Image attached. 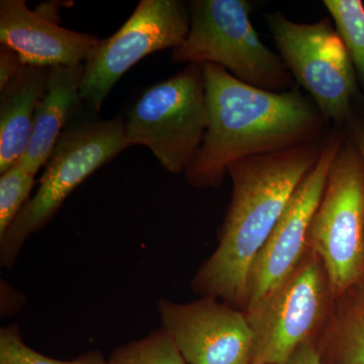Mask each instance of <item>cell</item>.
I'll use <instances>...</instances> for the list:
<instances>
[{
	"label": "cell",
	"instance_id": "6da1fadb",
	"mask_svg": "<svg viewBox=\"0 0 364 364\" xmlns=\"http://www.w3.org/2000/svg\"><path fill=\"white\" fill-rule=\"evenodd\" d=\"M203 69L208 124L202 147L184 171L191 186L218 188L237 160L322 139L328 124L299 87L273 92L242 82L215 64Z\"/></svg>",
	"mask_w": 364,
	"mask_h": 364
},
{
	"label": "cell",
	"instance_id": "7a4b0ae2",
	"mask_svg": "<svg viewBox=\"0 0 364 364\" xmlns=\"http://www.w3.org/2000/svg\"><path fill=\"white\" fill-rule=\"evenodd\" d=\"M323 139L289 149L237 160L228 167L231 203L218 248L193 280L207 298L245 308L249 275L258 254L320 159Z\"/></svg>",
	"mask_w": 364,
	"mask_h": 364
},
{
	"label": "cell",
	"instance_id": "3957f363",
	"mask_svg": "<svg viewBox=\"0 0 364 364\" xmlns=\"http://www.w3.org/2000/svg\"><path fill=\"white\" fill-rule=\"evenodd\" d=\"M128 148L124 117L105 119L85 105L60 136L37 193L0 239L1 264L13 267L26 239L51 221L67 196Z\"/></svg>",
	"mask_w": 364,
	"mask_h": 364
},
{
	"label": "cell",
	"instance_id": "277c9868",
	"mask_svg": "<svg viewBox=\"0 0 364 364\" xmlns=\"http://www.w3.org/2000/svg\"><path fill=\"white\" fill-rule=\"evenodd\" d=\"M186 40L172 50L174 63H212L242 82L284 92L293 76L279 55L263 44L250 21L246 0H193Z\"/></svg>",
	"mask_w": 364,
	"mask_h": 364
},
{
	"label": "cell",
	"instance_id": "5b68a950",
	"mask_svg": "<svg viewBox=\"0 0 364 364\" xmlns=\"http://www.w3.org/2000/svg\"><path fill=\"white\" fill-rule=\"evenodd\" d=\"M124 117L127 145L145 146L170 173L186 171L202 147L208 124L203 64H188L148 87Z\"/></svg>",
	"mask_w": 364,
	"mask_h": 364
},
{
	"label": "cell",
	"instance_id": "8992f818",
	"mask_svg": "<svg viewBox=\"0 0 364 364\" xmlns=\"http://www.w3.org/2000/svg\"><path fill=\"white\" fill-rule=\"evenodd\" d=\"M334 296L364 280V160L347 139L332 163L308 235Z\"/></svg>",
	"mask_w": 364,
	"mask_h": 364
},
{
	"label": "cell",
	"instance_id": "52a82bcc",
	"mask_svg": "<svg viewBox=\"0 0 364 364\" xmlns=\"http://www.w3.org/2000/svg\"><path fill=\"white\" fill-rule=\"evenodd\" d=\"M334 301L322 261L308 248L293 273L257 305L244 311L254 336L253 363L287 364L315 339Z\"/></svg>",
	"mask_w": 364,
	"mask_h": 364
},
{
	"label": "cell",
	"instance_id": "ba28073f",
	"mask_svg": "<svg viewBox=\"0 0 364 364\" xmlns=\"http://www.w3.org/2000/svg\"><path fill=\"white\" fill-rule=\"evenodd\" d=\"M275 46L287 70L311 95L326 123L350 121L358 93L356 71L331 20L298 23L284 14L267 16Z\"/></svg>",
	"mask_w": 364,
	"mask_h": 364
},
{
	"label": "cell",
	"instance_id": "9c48e42d",
	"mask_svg": "<svg viewBox=\"0 0 364 364\" xmlns=\"http://www.w3.org/2000/svg\"><path fill=\"white\" fill-rule=\"evenodd\" d=\"M189 7L179 0H142L114 35L85 62L83 104L100 112L117 81L152 53L176 49L189 31Z\"/></svg>",
	"mask_w": 364,
	"mask_h": 364
},
{
	"label": "cell",
	"instance_id": "30bf717a",
	"mask_svg": "<svg viewBox=\"0 0 364 364\" xmlns=\"http://www.w3.org/2000/svg\"><path fill=\"white\" fill-rule=\"evenodd\" d=\"M345 141L335 130L323 138L320 159L294 191L258 254L249 275L245 311L257 305L293 273L308 250L314 215L324 193L332 163Z\"/></svg>",
	"mask_w": 364,
	"mask_h": 364
},
{
	"label": "cell",
	"instance_id": "8fae6325",
	"mask_svg": "<svg viewBox=\"0 0 364 364\" xmlns=\"http://www.w3.org/2000/svg\"><path fill=\"white\" fill-rule=\"evenodd\" d=\"M158 309L186 364H252L253 332L233 306L205 296L189 304L164 299Z\"/></svg>",
	"mask_w": 364,
	"mask_h": 364
},
{
	"label": "cell",
	"instance_id": "7c38bea8",
	"mask_svg": "<svg viewBox=\"0 0 364 364\" xmlns=\"http://www.w3.org/2000/svg\"><path fill=\"white\" fill-rule=\"evenodd\" d=\"M100 41L62 28L44 14L31 11L25 0L0 1V44L18 53L26 65H78L85 63Z\"/></svg>",
	"mask_w": 364,
	"mask_h": 364
},
{
	"label": "cell",
	"instance_id": "4fadbf2b",
	"mask_svg": "<svg viewBox=\"0 0 364 364\" xmlns=\"http://www.w3.org/2000/svg\"><path fill=\"white\" fill-rule=\"evenodd\" d=\"M85 63L53 67L47 92L36 111L32 136L20 163L37 174L47 164L62 133L85 107L80 86Z\"/></svg>",
	"mask_w": 364,
	"mask_h": 364
},
{
	"label": "cell",
	"instance_id": "5bb4252c",
	"mask_svg": "<svg viewBox=\"0 0 364 364\" xmlns=\"http://www.w3.org/2000/svg\"><path fill=\"white\" fill-rule=\"evenodd\" d=\"M52 68L26 65L0 88V173L20 161L26 153Z\"/></svg>",
	"mask_w": 364,
	"mask_h": 364
},
{
	"label": "cell",
	"instance_id": "9a60e30c",
	"mask_svg": "<svg viewBox=\"0 0 364 364\" xmlns=\"http://www.w3.org/2000/svg\"><path fill=\"white\" fill-rule=\"evenodd\" d=\"M315 343L326 363L364 364V280L334 296Z\"/></svg>",
	"mask_w": 364,
	"mask_h": 364
},
{
	"label": "cell",
	"instance_id": "2e32d148",
	"mask_svg": "<svg viewBox=\"0 0 364 364\" xmlns=\"http://www.w3.org/2000/svg\"><path fill=\"white\" fill-rule=\"evenodd\" d=\"M335 28L364 87V6L360 0H325Z\"/></svg>",
	"mask_w": 364,
	"mask_h": 364
},
{
	"label": "cell",
	"instance_id": "e0dca14e",
	"mask_svg": "<svg viewBox=\"0 0 364 364\" xmlns=\"http://www.w3.org/2000/svg\"><path fill=\"white\" fill-rule=\"evenodd\" d=\"M107 364H186L166 330L119 347Z\"/></svg>",
	"mask_w": 364,
	"mask_h": 364
},
{
	"label": "cell",
	"instance_id": "ac0fdd59",
	"mask_svg": "<svg viewBox=\"0 0 364 364\" xmlns=\"http://www.w3.org/2000/svg\"><path fill=\"white\" fill-rule=\"evenodd\" d=\"M0 176V239L6 235L21 210L35 184V174L14 163Z\"/></svg>",
	"mask_w": 364,
	"mask_h": 364
},
{
	"label": "cell",
	"instance_id": "d6986e66",
	"mask_svg": "<svg viewBox=\"0 0 364 364\" xmlns=\"http://www.w3.org/2000/svg\"><path fill=\"white\" fill-rule=\"evenodd\" d=\"M0 364H107V360L98 351L88 352L70 361L48 358L28 347L20 330L11 326L0 331Z\"/></svg>",
	"mask_w": 364,
	"mask_h": 364
},
{
	"label": "cell",
	"instance_id": "ffe728a7",
	"mask_svg": "<svg viewBox=\"0 0 364 364\" xmlns=\"http://www.w3.org/2000/svg\"><path fill=\"white\" fill-rule=\"evenodd\" d=\"M25 66L18 53L6 45H0V88L16 77Z\"/></svg>",
	"mask_w": 364,
	"mask_h": 364
},
{
	"label": "cell",
	"instance_id": "44dd1931",
	"mask_svg": "<svg viewBox=\"0 0 364 364\" xmlns=\"http://www.w3.org/2000/svg\"><path fill=\"white\" fill-rule=\"evenodd\" d=\"M287 364H329L321 358L315 339L308 340L294 352Z\"/></svg>",
	"mask_w": 364,
	"mask_h": 364
},
{
	"label": "cell",
	"instance_id": "7402d4cb",
	"mask_svg": "<svg viewBox=\"0 0 364 364\" xmlns=\"http://www.w3.org/2000/svg\"><path fill=\"white\" fill-rule=\"evenodd\" d=\"M352 139L358 146L364 160V121L351 117Z\"/></svg>",
	"mask_w": 364,
	"mask_h": 364
},
{
	"label": "cell",
	"instance_id": "603a6c76",
	"mask_svg": "<svg viewBox=\"0 0 364 364\" xmlns=\"http://www.w3.org/2000/svg\"><path fill=\"white\" fill-rule=\"evenodd\" d=\"M252 364H259V363H252Z\"/></svg>",
	"mask_w": 364,
	"mask_h": 364
}]
</instances>
